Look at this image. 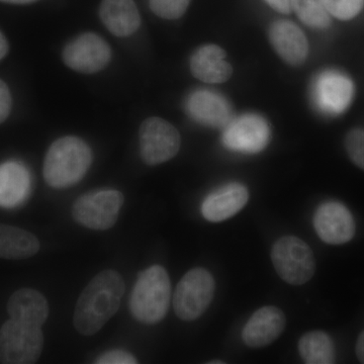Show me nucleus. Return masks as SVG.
<instances>
[{
  "label": "nucleus",
  "instance_id": "nucleus-1",
  "mask_svg": "<svg viewBox=\"0 0 364 364\" xmlns=\"http://www.w3.org/2000/svg\"><path fill=\"white\" fill-rule=\"evenodd\" d=\"M124 289L123 277L116 270L98 273L76 303L73 316L76 330L85 336L97 334L119 311Z\"/></svg>",
  "mask_w": 364,
  "mask_h": 364
},
{
  "label": "nucleus",
  "instance_id": "nucleus-2",
  "mask_svg": "<svg viewBox=\"0 0 364 364\" xmlns=\"http://www.w3.org/2000/svg\"><path fill=\"white\" fill-rule=\"evenodd\" d=\"M92 154L87 144L77 136H64L52 144L44 161V178L54 188L74 186L90 169Z\"/></svg>",
  "mask_w": 364,
  "mask_h": 364
},
{
  "label": "nucleus",
  "instance_id": "nucleus-3",
  "mask_svg": "<svg viewBox=\"0 0 364 364\" xmlns=\"http://www.w3.org/2000/svg\"><path fill=\"white\" fill-rule=\"evenodd\" d=\"M170 299L168 273L160 265H153L139 275L134 286L130 299L132 315L143 324H157L168 312Z\"/></svg>",
  "mask_w": 364,
  "mask_h": 364
},
{
  "label": "nucleus",
  "instance_id": "nucleus-4",
  "mask_svg": "<svg viewBox=\"0 0 364 364\" xmlns=\"http://www.w3.org/2000/svg\"><path fill=\"white\" fill-rule=\"evenodd\" d=\"M272 260L280 279L293 286L306 284L315 274L316 259L312 249L298 237H282L275 242Z\"/></svg>",
  "mask_w": 364,
  "mask_h": 364
},
{
  "label": "nucleus",
  "instance_id": "nucleus-5",
  "mask_svg": "<svg viewBox=\"0 0 364 364\" xmlns=\"http://www.w3.org/2000/svg\"><path fill=\"white\" fill-rule=\"evenodd\" d=\"M44 336L38 326L18 322L13 318L0 328V363L32 364L40 358Z\"/></svg>",
  "mask_w": 364,
  "mask_h": 364
},
{
  "label": "nucleus",
  "instance_id": "nucleus-6",
  "mask_svg": "<svg viewBox=\"0 0 364 364\" xmlns=\"http://www.w3.org/2000/svg\"><path fill=\"white\" fill-rule=\"evenodd\" d=\"M215 279L205 268L189 270L177 284L173 308L183 321L196 320L207 311L215 294Z\"/></svg>",
  "mask_w": 364,
  "mask_h": 364
},
{
  "label": "nucleus",
  "instance_id": "nucleus-7",
  "mask_svg": "<svg viewBox=\"0 0 364 364\" xmlns=\"http://www.w3.org/2000/svg\"><path fill=\"white\" fill-rule=\"evenodd\" d=\"M123 203V193L114 189L95 191L75 200L72 215L78 224L88 229L105 231L114 226Z\"/></svg>",
  "mask_w": 364,
  "mask_h": 364
},
{
  "label": "nucleus",
  "instance_id": "nucleus-8",
  "mask_svg": "<svg viewBox=\"0 0 364 364\" xmlns=\"http://www.w3.org/2000/svg\"><path fill=\"white\" fill-rule=\"evenodd\" d=\"M141 157L148 165L161 164L172 159L181 148V135L176 127L161 117H152L139 130Z\"/></svg>",
  "mask_w": 364,
  "mask_h": 364
},
{
  "label": "nucleus",
  "instance_id": "nucleus-9",
  "mask_svg": "<svg viewBox=\"0 0 364 364\" xmlns=\"http://www.w3.org/2000/svg\"><path fill=\"white\" fill-rule=\"evenodd\" d=\"M112 58L111 48L102 37L93 33L79 36L63 51V60L69 68L91 74L102 70Z\"/></svg>",
  "mask_w": 364,
  "mask_h": 364
},
{
  "label": "nucleus",
  "instance_id": "nucleus-10",
  "mask_svg": "<svg viewBox=\"0 0 364 364\" xmlns=\"http://www.w3.org/2000/svg\"><path fill=\"white\" fill-rule=\"evenodd\" d=\"M269 140L267 121L257 114H245L227 127L223 143L228 149L242 153H258Z\"/></svg>",
  "mask_w": 364,
  "mask_h": 364
},
{
  "label": "nucleus",
  "instance_id": "nucleus-11",
  "mask_svg": "<svg viewBox=\"0 0 364 364\" xmlns=\"http://www.w3.org/2000/svg\"><path fill=\"white\" fill-rule=\"evenodd\" d=\"M314 227L321 240L330 245H341L355 234V222L348 208L338 202H328L318 208Z\"/></svg>",
  "mask_w": 364,
  "mask_h": 364
},
{
  "label": "nucleus",
  "instance_id": "nucleus-12",
  "mask_svg": "<svg viewBox=\"0 0 364 364\" xmlns=\"http://www.w3.org/2000/svg\"><path fill=\"white\" fill-rule=\"evenodd\" d=\"M353 95L350 79L337 71H325L318 76L313 86V97L318 109L329 114H338L346 109Z\"/></svg>",
  "mask_w": 364,
  "mask_h": 364
},
{
  "label": "nucleus",
  "instance_id": "nucleus-13",
  "mask_svg": "<svg viewBox=\"0 0 364 364\" xmlns=\"http://www.w3.org/2000/svg\"><path fill=\"white\" fill-rule=\"evenodd\" d=\"M286 327V316L277 306H267L251 316L243 332L242 339L251 348H261L279 338Z\"/></svg>",
  "mask_w": 364,
  "mask_h": 364
},
{
  "label": "nucleus",
  "instance_id": "nucleus-14",
  "mask_svg": "<svg viewBox=\"0 0 364 364\" xmlns=\"http://www.w3.org/2000/svg\"><path fill=\"white\" fill-rule=\"evenodd\" d=\"M275 51L291 65H301L308 56L309 45L303 31L289 21H277L269 28Z\"/></svg>",
  "mask_w": 364,
  "mask_h": 364
},
{
  "label": "nucleus",
  "instance_id": "nucleus-15",
  "mask_svg": "<svg viewBox=\"0 0 364 364\" xmlns=\"http://www.w3.org/2000/svg\"><path fill=\"white\" fill-rule=\"evenodd\" d=\"M249 193L245 186L231 183L218 189L205 198L202 205L203 217L208 221H226L240 212L248 203Z\"/></svg>",
  "mask_w": 364,
  "mask_h": 364
},
{
  "label": "nucleus",
  "instance_id": "nucleus-16",
  "mask_svg": "<svg viewBox=\"0 0 364 364\" xmlns=\"http://www.w3.org/2000/svg\"><path fill=\"white\" fill-rule=\"evenodd\" d=\"M191 70L198 80L207 83H223L233 74L226 53L219 46L205 45L196 50L191 59Z\"/></svg>",
  "mask_w": 364,
  "mask_h": 364
},
{
  "label": "nucleus",
  "instance_id": "nucleus-17",
  "mask_svg": "<svg viewBox=\"0 0 364 364\" xmlns=\"http://www.w3.org/2000/svg\"><path fill=\"white\" fill-rule=\"evenodd\" d=\"M100 18L107 30L117 37H128L138 30L140 14L134 0H102Z\"/></svg>",
  "mask_w": 364,
  "mask_h": 364
},
{
  "label": "nucleus",
  "instance_id": "nucleus-18",
  "mask_svg": "<svg viewBox=\"0 0 364 364\" xmlns=\"http://www.w3.org/2000/svg\"><path fill=\"white\" fill-rule=\"evenodd\" d=\"M188 111L196 122L210 127L225 126L231 117L227 100L208 90L193 92L188 100Z\"/></svg>",
  "mask_w": 364,
  "mask_h": 364
},
{
  "label": "nucleus",
  "instance_id": "nucleus-19",
  "mask_svg": "<svg viewBox=\"0 0 364 364\" xmlns=\"http://www.w3.org/2000/svg\"><path fill=\"white\" fill-rule=\"evenodd\" d=\"M7 312L14 321L41 327L49 316V306L47 299L39 291L21 289L9 299Z\"/></svg>",
  "mask_w": 364,
  "mask_h": 364
},
{
  "label": "nucleus",
  "instance_id": "nucleus-20",
  "mask_svg": "<svg viewBox=\"0 0 364 364\" xmlns=\"http://www.w3.org/2000/svg\"><path fill=\"white\" fill-rule=\"evenodd\" d=\"M30 189V174L23 164L9 161L0 165V205L13 208L25 200Z\"/></svg>",
  "mask_w": 364,
  "mask_h": 364
},
{
  "label": "nucleus",
  "instance_id": "nucleus-21",
  "mask_svg": "<svg viewBox=\"0 0 364 364\" xmlns=\"http://www.w3.org/2000/svg\"><path fill=\"white\" fill-rule=\"evenodd\" d=\"M37 237L21 228L0 224V258L21 260L39 252Z\"/></svg>",
  "mask_w": 364,
  "mask_h": 364
},
{
  "label": "nucleus",
  "instance_id": "nucleus-22",
  "mask_svg": "<svg viewBox=\"0 0 364 364\" xmlns=\"http://www.w3.org/2000/svg\"><path fill=\"white\" fill-rule=\"evenodd\" d=\"M299 355L308 364H332L335 363V349L327 333H306L299 342Z\"/></svg>",
  "mask_w": 364,
  "mask_h": 364
},
{
  "label": "nucleus",
  "instance_id": "nucleus-23",
  "mask_svg": "<svg viewBox=\"0 0 364 364\" xmlns=\"http://www.w3.org/2000/svg\"><path fill=\"white\" fill-rule=\"evenodd\" d=\"M293 11L310 28H326L331 23L321 0H293Z\"/></svg>",
  "mask_w": 364,
  "mask_h": 364
},
{
  "label": "nucleus",
  "instance_id": "nucleus-24",
  "mask_svg": "<svg viewBox=\"0 0 364 364\" xmlns=\"http://www.w3.org/2000/svg\"><path fill=\"white\" fill-rule=\"evenodd\" d=\"M326 11L339 20L355 18L364 6V0H321Z\"/></svg>",
  "mask_w": 364,
  "mask_h": 364
},
{
  "label": "nucleus",
  "instance_id": "nucleus-25",
  "mask_svg": "<svg viewBox=\"0 0 364 364\" xmlns=\"http://www.w3.org/2000/svg\"><path fill=\"white\" fill-rule=\"evenodd\" d=\"M191 0H150L153 13L166 20H176L186 13Z\"/></svg>",
  "mask_w": 364,
  "mask_h": 364
},
{
  "label": "nucleus",
  "instance_id": "nucleus-26",
  "mask_svg": "<svg viewBox=\"0 0 364 364\" xmlns=\"http://www.w3.org/2000/svg\"><path fill=\"white\" fill-rule=\"evenodd\" d=\"M345 148L351 161L364 170V130L354 129L345 138Z\"/></svg>",
  "mask_w": 364,
  "mask_h": 364
},
{
  "label": "nucleus",
  "instance_id": "nucleus-27",
  "mask_svg": "<svg viewBox=\"0 0 364 364\" xmlns=\"http://www.w3.org/2000/svg\"><path fill=\"white\" fill-rule=\"evenodd\" d=\"M97 364H136L138 360L126 351L114 350L102 354L95 360Z\"/></svg>",
  "mask_w": 364,
  "mask_h": 364
},
{
  "label": "nucleus",
  "instance_id": "nucleus-28",
  "mask_svg": "<svg viewBox=\"0 0 364 364\" xmlns=\"http://www.w3.org/2000/svg\"><path fill=\"white\" fill-rule=\"evenodd\" d=\"M11 109V95L9 87L0 79V124L4 123Z\"/></svg>",
  "mask_w": 364,
  "mask_h": 364
},
{
  "label": "nucleus",
  "instance_id": "nucleus-29",
  "mask_svg": "<svg viewBox=\"0 0 364 364\" xmlns=\"http://www.w3.org/2000/svg\"><path fill=\"white\" fill-rule=\"evenodd\" d=\"M264 1L280 14H289L293 11V0H264Z\"/></svg>",
  "mask_w": 364,
  "mask_h": 364
},
{
  "label": "nucleus",
  "instance_id": "nucleus-30",
  "mask_svg": "<svg viewBox=\"0 0 364 364\" xmlns=\"http://www.w3.org/2000/svg\"><path fill=\"white\" fill-rule=\"evenodd\" d=\"M356 354L361 363H364V331L359 335L356 344Z\"/></svg>",
  "mask_w": 364,
  "mask_h": 364
},
{
  "label": "nucleus",
  "instance_id": "nucleus-31",
  "mask_svg": "<svg viewBox=\"0 0 364 364\" xmlns=\"http://www.w3.org/2000/svg\"><path fill=\"white\" fill-rule=\"evenodd\" d=\"M7 52H9V44L6 37L0 32V60L6 56Z\"/></svg>",
  "mask_w": 364,
  "mask_h": 364
},
{
  "label": "nucleus",
  "instance_id": "nucleus-32",
  "mask_svg": "<svg viewBox=\"0 0 364 364\" xmlns=\"http://www.w3.org/2000/svg\"><path fill=\"white\" fill-rule=\"evenodd\" d=\"M0 1L14 4H32V2L36 1V0H0Z\"/></svg>",
  "mask_w": 364,
  "mask_h": 364
},
{
  "label": "nucleus",
  "instance_id": "nucleus-33",
  "mask_svg": "<svg viewBox=\"0 0 364 364\" xmlns=\"http://www.w3.org/2000/svg\"><path fill=\"white\" fill-rule=\"evenodd\" d=\"M210 364H224L225 363H223V361H210V363H208Z\"/></svg>",
  "mask_w": 364,
  "mask_h": 364
}]
</instances>
